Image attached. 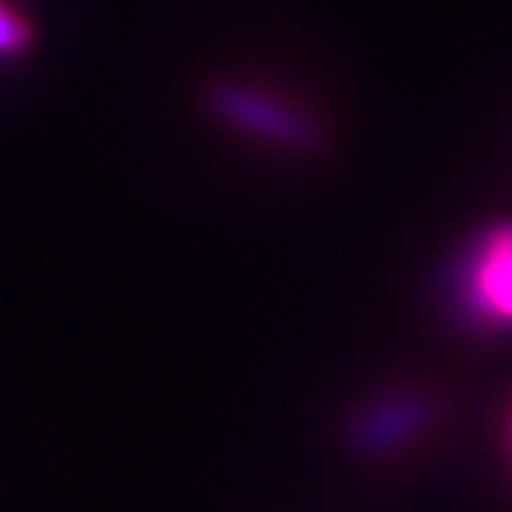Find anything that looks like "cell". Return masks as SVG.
<instances>
[{
  "label": "cell",
  "instance_id": "cell-3",
  "mask_svg": "<svg viewBox=\"0 0 512 512\" xmlns=\"http://www.w3.org/2000/svg\"><path fill=\"white\" fill-rule=\"evenodd\" d=\"M29 43H32V26L6 0H0V57L20 55L29 49Z\"/></svg>",
  "mask_w": 512,
  "mask_h": 512
},
{
  "label": "cell",
  "instance_id": "cell-1",
  "mask_svg": "<svg viewBox=\"0 0 512 512\" xmlns=\"http://www.w3.org/2000/svg\"><path fill=\"white\" fill-rule=\"evenodd\" d=\"M211 103L222 120L268 143L293 148H308L316 143V128L311 120L302 111L285 106L279 97L248 86H220Z\"/></svg>",
  "mask_w": 512,
  "mask_h": 512
},
{
  "label": "cell",
  "instance_id": "cell-2",
  "mask_svg": "<svg viewBox=\"0 0 512 512\" xmlns=\"http://www.w3.org/2000/svg\"><path fill=\"white\" fill-rule=\"evenodd\" d=\"M470 305L498 325H512V225L481 242L470 268Z\"/></svg>",
  "mask_w": 512,
  "mask_h": 512
}]
</instances>
